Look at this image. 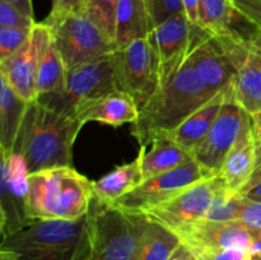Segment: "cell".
Here are the masks:
<instances>
[{"label": "cell", "mask_w": 261, "mask_h": 260, "mask_svg": "<svg viewBox=\"0 0 261 260\" xmlns=\"http://www.w3.org/2000/svg\"><path fill=\"white\" fill-rule=\"evenodd\" d=\"M5 2L10 3L14 7H17L23 14H25L30 18H35V14H33V5L32 0H5Z\"/></svg>", "instance_id": "obj_37"}, {"label": "cell", "mask_w": 261, "mask_h": 260, "mask_svg": "<svg viewBox=\"0 0 261 260\" xmlns=\"http://www.w3.org/2000/svg\"><path fill=\"white\" fill-rule=\"evenodd\" d=\"M185 260H209L208 255H201V254H196V252H193L189 250V254L186 256Z\"/></svg>", "instance_id": "obj_41"}, {"label": "cell", "mask_w": 261, "mask_h": 260, "mask_svg": "<svg viewBox=\"0 0 261 260\" xmlns=\"http://www.w3.org/2000/svg\"><path fill=\"white\" fill-rule=\"evenodd\" d=\"M247 45H249V47L251 48L252 53H254L255 55H256L261 60V31L256 36H255L254 38H252L251 41L247 42Z\"/></svg>", "instance_id": "obj_39"}, {"label": "cell", "mask_w": 261, "mask_h": 260, "mask_svg": "<svg viewBox=\"0 0 261 260\" xmlns=\"http://www.w3.org/2000/svg\"><path fill=\"white\" fill-rule=\"evenodd\" d=\"M234 222L251 232V235L261 233V200H251L239 196V206Z\"/></svg>", "instance_id": "obj_28"}, {"label": "cell", "mask_w": 261, "mask_h": 260, "mask_svg": "<svg viewBox=\"0 0 261 260\" xmlns=\"http://www.w3.org/2000/svg\"><path fill=\"white\" fill-rule=\"evenodd\" d=\"M81 7V0H53V9L48 17L59 18L69 13L78 12Z\"/></svg>", "instance_id": "obj_32"}, {"label": "cell", "mask_w": 261, "mask_h": 260, "mask_svg": "<svg viewBox=\"0 0 261 260\" xmlns=\"http://www.w3.org/2000/svg\"><path fill=\"white\" fill-rule=\"evenodd\" d=\"M218 37V36H217ZM236 68L234 98L249 114L261 110V60L247 42L218 37Z\"/></svg>", "instance_id": "obj_18"}, {"label": "cell", "mask_w": 261, "mask_h": 260, "mask_svg": "<svg viewBox=\"0 0 261 260\" xmlns=\"http://www.w3.org/2000/svg\"><path fill=\"white\" fill-rule=\"evenodd\" d=\"M256 163V142L252 134L251 117L244 110L242 126L233 147L224 160L219 176L231 196L239 195L251 178Z\"/></svg>", "instance_id": "obj_19"}, {"label": "cell", "mask_w": 261, "mask_h": 260, "mask_svg": "<svg viewBox=\"0 0 261 260\" xmlns=\"http://www.w3.org/2000/svg\"><path fill=\"white\" fill-rule=\"evenodd\" d=\"M181 244L190 251L213 255L224 249H245L250 251L251 232L237 222H218L203 219L177 233Z\"/></svg>", "instance_id": "obj_17"}, {"label": "cell", "mask_w": 261, "mask_h": 260, "mask_svg": "<svg viewBox=\"0 0 261 260\" xmlns=\"http://www.w3.org/2000/svg\"><path fill=\"white\" fill-rule=\"evenodd\" d=\"M117 91L129 94L139 110L160 89L158 61L149 38H139L111 55Z\"/></svg>", "instance_id": "obj_7"}, {"label": "cell", "mask_w": 261, "mask_h": 260, "mask_svg": "<svg viewBox=\"0 0 261 260\" xmlns=\"http://www.w3.org/2000/svg\"><path fill=\"white\" fill-rule=\"evenodd\" d=\"M143 183L142 157L138 154L132 162L117 166L107 175L93 183L94 198L102 204L111 205Z\"/></svg>", "instance_id": "obj_23"}, {"label": "cell", "mask_w": 261, "mask_h": 260, "mask_svg": "<svg viewBox=\"0 0 261 260\" xmlns=\"http://www.w3.org/2000/svg\"><path fill=\"white\" fill-rule=\"evenodd\" d=\"M145 4L149 12L152 28H155L173 15L185 14L182 0H145Z\"/></svg>", "instance_id": "obj_30"}, {"label": "cell", "mask_w": 261, "mask_h": 260, "mask_svg": "<svg viewBox=\"0 0 261 260\" xmlns=\"http://www.w3.org/2000/svg\"><path fill=\"white\" fill-rule=\"evenodd\" d=\"M250 255L261 259V233L252 235V242L250 246Z\"/></svg>", "instance_id": "obj_38"}, {"label": "cell", "mask_w": 261, "mask_h": 260, "mask_svg": "<svg viewBox=\"0 0 261 260\" xmlns=\"http://www.w3.org/2000/svg\"><path fill=\"white\" fill-rule=\"evenodd\" d=\"M75 116L84 124L92 121L111 126H121L137 121L139 117V107L129 94L115 91L87 103L76 111Z\"/></svg>", "instance_id": "obj_20"}, {"label": "cell", "mask_w": 261, "mask_h": 260, "mask_svg": "<svg viewBox=\"0 0 261 260\" xmlns=\"http://www.w3.org/2000/svg\"><path fill=\"white\" fill-rule=\"evenodd\" d=\"M68 82V69L56 47L54 38H51L43 58L36 81V93L37 99L47 94H61L66 91Z\"/></svg>", "instance_id": "obj_26"}, {"label": "cell", "mask_w": 261, "mask_h": 260, "mask_svg": "<svg viewBox=\"0 0 261 260\" xmlns=\"http://www.w3.org/2000/svg\"><path fill=\"white\" fill-rule=\"evenodd\" d=\"M195 25L185 14L168 18L150 31L149 38L158 61L161 86L165 84L188 60L191 53Z\"/></svg>", "instance_id": "obj_15"}, {"label": "cell", "mask_w": 261, "mask_h": 260, "mask_svg": "<svg viewBox=\"0 0 261 260\" xmlns=\"http://www.w3.org/2000/svg\"><path fill=\"white\" fill-rule=\"evenodd\" d=\"M145 218L92 201L88 228L75 260H135Z\"/></svg>", "instance_id": "obj_5"}, {"label": "cell", "mask_w": 261, "mask_h": 260, "mask_svg": "<svg viewBox=\"0 0 261 260\" xmlns=\"http://www.w3.org/2000/svg\"><path fill=\"white\" fill-rule=\"evenodd\" d=\"M88 213L73 221H32L3 237L0 260H75L86 239Z\"/></svg>", "instance_id": "obj_4"}, {"label": "cell", "mask_w": 261, "mask_h": 260, "mask_svg": "<svg viewBox=\"0 0 261 260\" xmlns=\"http://www.w3.org/2000/svg\"><path fill=\"white\" fill-rule=\"evenodd\" d=\"M43 22L50 27L54 42L68 71L82 64L112 55L116 50L115 43L83 13L47 17Z\"/></svg>", "instance_id": "obj_6"}, {"label": "cell", "mask_w": 261, "mask_h": 260, "mask_svg": "<svg viewBox=\"0 0 261 260\" xmlns=\"http://www.w3.org/2000/svg\"><path fill=\"white\" fill-rule=\"evenodd\" d=\"M0 82V150L3 153H14L31 102L15 93L2 76Z\"/></svg>", "instance_id": "obj_22"}, {"label": "cell", "mask_w": 261, "mask_h": 260, "mask_svg": "<svg viewBox=\"0 0 261 260\" xmlns=\"http://www.w3.org/2000/svg\"><path fill=\"white\" fill-rule=\"evenodd\" d=\"M115 91H117L116 78L110 55L69 70L64 93L47 94L38 99L66 114L75 115L87 103Z\"/></svg>", "instance_id": "obj_9"}, {"label": "cell", "mask_w": 261, "mask_h": 260, "mask_svg": "<svg viewBox=\"0 0 261 260\" xmlns=\"http://www.w3.org/2000/svg\"><path fill=\"white\" fill-rule=\"evenodd\" d=\"M250 117H251L252 134H254L255 142H256V145H261V110L250 114Z\"/></svg>", "instance_id": "obj_36"}, {"label": "cell", "mask_w": 261, "mask_h": 260, "mask_svg": "<svg viewBox=\"0 0 261 260\" xmlns=\"http://www.w3.org/2000/svg\"><path fill=\"white\" fill-rule=\"evenodd\" d=\"M199 27L249 42L261 31V0H201Z\"/></svg>", "instance_id": "obj_10"}, {"label": "cell", "mask_w": 261, "mask_h": 260, "mask_svg": "<svg viewBox=\"0 0 261 260\" xmlns=\"http://www.w3.org/2000/svg\"><path fill=\"white\" fill-rule=\"evenodd\" d=\"M35 23V18L27 17L13 4L0 0V27L32 28Z\"/></svg>", "instance_id": "obj_31"}, {"label": "cell", "mask_w": 261, "mask_h": 260, "mask_svg": "<svg viewBox=\"0 0 261 260\" xmlns=\"http://www.w3.org/2000/svg\"><path fill=\"white\" fill-rule=\"evenodd\" d=\"M32 28L0 27V61L5 60L25 45Z\"/></svg>", "instance_id": "obj_29"}, {"label": "cell", "mask_w": 261, "mask_h": 260, "mask_svg": "<svg viewBox=\"0 0 261 260\" xmlns=\"http://www.w3.org/2000/svg\"><path fill=\"white\" fill-rule=\"evenodd\" d=\"M206 177L211 176L206 175L199 163L193 160L180 167L144 180L134 190L111 204V206L127 214H143L182 189Z\"/></svg>", "instance_id": "obj_11"}, {"label": "cell", "mask_w": 261, "mask_h": 260, "mask_svg": "<svg viewBox=\"0 0 261 260\" xmlns=\"http://www.w3.org/2000/svg\"><path fill=\"white\" fill-rule=\"evenodd\" d=\"M217 93L206 86L188 59L139 110V117L132 124V135L140 147H147L175 130Z\"/></svg>", "instance_id": "obj_1"}, {"label": "cell", "mask_w": 261, "mask_h": 260, "mask_svg": "<svg viewBox=\"0 0 261 260\" xmlns=\"http://www.w3.org/2000/svg\"><path fill=\"white\" fill-rule=\"evenodd\" d=\"M152 30L145 0H120L115 28L116 48L124 47L139 38L148 37Z\"/></svg>", "instance_id": "obj_24"}, {"label": "cell", "mask_w": 261, "mask_h": 260, "mask_svg": "<svg viewBox=\"0 0 261 260\" xmlns=\"http://www.w3.org/2000/svg\"><path fill=\"white\" fill-rule=\"evenodd\" d=\"M189 61L193 64L206 86L221 92L234 84L236 68L217 36L195 25Z\"/></svg>", "instance_id": "obj_16"}, {"label": "cell", "mask_w": 261, "mask_h": 260, "mask_svg": "<svg viewBox=\"0 0 261 260\" xmlns=\"http://www.w3.org/2000/svg\"><path fill=\"white\" fill-rule=\"evenodd\" d=\"M88 2H89V0H81V7H79L78 12H81V10L83 9L84 7H86V4H87V3H88Z\"/></svg>", "instance_id": "obj_42"}, {"label": "cell", "mask_w": 261, "mask_h": 260, "mask_svg": "<svg viewBox=\"0 0 261 260\" xmlns=\"http://www.w3.org/2000/svg\"><path fill=\"white\" fill-rule=\"evenodd\" d=\"M239 196H244L246 199H251V200H261V173L254 175L247 185L242 189Z\"/></svg>", "instance_id": "obj_34"}, {"label": "cell", "mask_w": 261, "mask_h": 260, "mask_svg": "<svg viewBox=\"0 0 261 260\" xmlns=\"http://www.w3.org/2000/svg\"><path fill=\"white\" fill-rule=\"evenodd\" d=\"M232 87H233V84L228 87V88L218 92L211 101H208L201 109L194 112L190 117H188L175 130L160 138H166V139L172 140V142H175L176 144L182 147L184 149H186L194 155V152L198 148V145L205 138L213 122L216 121L217 116H218L219 111H221L222 106H223L224 101H226Z\"/></svg>", "instance_id": "obj_21"}, {"label": "cell", "mask_w": 261, "mask_h": 260, "mask_svg": "<svg viewBox=\"0 0 261 260\" xmlns=\"http://www.w3.org/2000/svg\"><path fill=\"white\" fill-rule=\"evenodd\" d=\"M184 13L189 22L194 25H199L200 20V7L201 0H182Z\"/></svg>", "instance_id": "obj_35"}, {"label": "cell", "mask_w": 261, "mask_h": 260, "mask_svg": "<svg viewBox=\"0 0 261 260\" xmlns=\"http://www.w3.org/2000/svg\"><path fill=\"white\" fill-rule=\"evenodd\" d=\"M223 188L224 183L219 175L203 178L139 216L177 235L186 227L206 218L217 194Z\"/></svg>", "instance_id": "obj_8"}, {"label": "cell", "mask_w": 261, "mask_h": 260, "mask_svg": "<svg viewBox=\"0 0 261 260\" xmlns=\"http://www.w3.org/2000/svg\"><path fill=\"white\" fill-rule=\"evenodd\" d=\"M188 254H189V249L181 244L180 246H178V249L175 251L173 256L171 257V260H185L186 256H188Z\"/></svg>", "instance_id": "obj_40"}, {"label": "cell", "mask_w": 261, "mask_h": 260, "mask_svg": "<svg viewBox=\"0 0 261 260\" xmlns=\"http://www.w3.org/2000/svg\"><path fill=\"white\" fill-rule=\"evenodd\" d=\"M250 251L245 249H224L214 252L209 256V260H247Z\"/></svg>", "instance_id": "obj_33"}, {"label": "cell", "mask_w": 261, "mask_h": 260, "mask_svg": "<svg viewBox=\"0 0 261 260\" xmlns=\"http://www.w3.org/2000/svg\"><path fill=\"white\" fill-rule=\"evenodd\" d=\"M244 109L234 98V84L216 121L194 152V160L208 176H218L242 126Z\"/></svg>", "instance_id": "obj_13"}, {"label": "cell", "mask_w": 261, "mask_h": 260, "mask_svg": "<svg viewBox=\"0 0 261 260\" xmlns=\"http://www.w3.org/2000/svg\"><path fill=\"white\" fill-rule=\"evenodd\" d=\"M28 172L18 153L2 152L0 231L2 239L32 222L27 211Z\"/></svg>", "instance_id": "obj_14"}, {"label": "cell", "mask_w": 261, "mask_h": 260, "mask_svg": "<svg viewBox=\"0 0 261 260\" xmlns=\"http://www.w3.org/2000/svg\"><path fill=\"white\" fill-rule=\"evenodd\" d=\"M84 122L45 102H31L15 152L24 161L28 173L45 168L71 167L73 145Z\"/></svg>", "instance_id": "obj_2"}, {"label": "cell", "mask_w": 261, "mask_h": 260, "mask_svg": "<svg viewBox=\"0 0 261 260\" xmlns=\"http://www.w3.org/2000/svg\"><path fill=\"white\" fill-rule=\"evenodd\" d=\"M147 147H140L139 154L142 157L143 181L165 173L176 167L185 165L194 160V155L175 142L166 138H160L152 143V149L145 150Z\"/></svg>", "instance_id": "obj_25"}, {"label": "cell", "mask_w": 261, "mask_h": 260, "mask_svg": "<svg viewBox=\"0 0 261 260\" xmlns=\"http://www.w3.org/2000/svg\"><path fill=\"white\" fill-rule=\"evenodd\" d=\"M119 3L120 0H89L79 12L88 17L114 43Z\"/></svg>", "instance_id": "obj_27"}, {"label": "cell", "mask_w": 261, "mask_h": 260, "mask_svg": "<svg viewBox=\"0 0 261 260\" xmlns=\"http://www.w3.org/2000/svg\"><path fill=\"white\" fill-rule=\"evenodd\" d=\"M247 260H261V259H259V257H255V256H251V255H250V257Z\"/></svg>", "instance_id": "obj_43"}, {"label": "cell", "mask_w": 261, "mask_h": 260, "mask_svg": "<svg viewBox=\"0 0 261 260\" xmlns=\"http://www.w3.org/2000/svg\"><path fill=\"white\" fill-rule=\"evenodd\" d=\"M51 38L50 27L45 22H36L25 45L0 61V76L27 102L37 101L36 81L38 68Z\"/></svg>", "instance_id": "obj_12"}, {"label": "cell", "mask_w": 261, "mask_h": 260, "mask_svg": "<svg viewBox=\"0 0 261 260\" xmlns=\"http://www.w3.org/2000/svg\"><path fill=\"white\" fill-rule=\"evenodd\" d=\"M27 211L36 219L73 221L86 216L94 199L93 183L75 168H45L28 173Z\"/></svg>", "instance_id": "obj_3"}]
</instances>
